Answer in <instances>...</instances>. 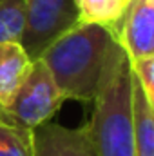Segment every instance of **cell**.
Listing matches in <instances>:
<instances>
[{"mask_svg": "<svg viewBox=\"0 0 154 156\" xmlns=\"http://www.w3.org/2000/svg\"><path fill=\"white\" fill-rule=\"evenodd\" d=\"M35 156H98L89 125L64 127L54 122H45L33 131Z\"/></svg>", "mask_w": 154, "mask_h": 156, "instance_id": "cell-6", "label": "cell"}, {"mask_svg": "<svg viewBox=\"0 0 154 156\" xmlns=\"http://www.w3.org/2000/svg\"><path fill=\"white\" fill-rule=\"evenodd\" d=\"M114 33L131 62L154 55V0H127Z\"/></svg>", "mask_w": 154, "mask_h": 156, "instance_id": "cell-5", "label": "cell"}, {"mask_svg": "<svg viewBox=\"0 0 154 156\" xmlns=\"http://www.w3.org/2000/svg\"><path fill=\"white\" fill-rule=\"evenodd\" d=\"M24 4L26 26L20 44L31 60L40 58L47 45L80 22L76 0H24Z\"/></svg>", "mask_w": 154, "mask_h": 156, "instance_id": "cell-4", "label": "cell"}, {"mask_svg": "<svg viewBox=\"0 0 154 156\" xmlns=\"http://www.w3.org/2000/svg\"><path fill=\"white\" fill-rule=\"evenodd\" d=\"M87 122L98 156H134L131 105V60L118 38L113 40Z\"/></svg>", "mask_w": 154, "mask_h": 156, "instance_id": "cell-2", "label": "cell"}, {"mask_svg": "<svg viewBox=\"0 0 154 156\" xmlns=\"http://www.w3.org/2000/svg\"><path fill=\"white\" fill-rule=\"evenodd\" d=\"M0 156H35L33 131L0 116Z\"/></svg>", "mask_w": 154, "mask_h": 156, "instance_id": "cell-9", "label": "cell"}, {"mask_svg": "<svg viewBox=\"0 0 154 156\" xmlns=\"http://www.w3.org/2000/svg\"><path fill=\"white\" fill-rule=\"evenodd\" d=\"M125 2H127V0H125Z\"/></svg>", "mask_w": 154, "mask_h": 156, "instance_id": "cell-13", "label": "cell"}, {"mask_svg": "<svg viewBox=\"0 0 154 156\" xmlns=\"http://www.w3.org/2000/svg\"><path fill=\"white\" fill-rule=\"evenodd\" d=\"M116 38L113 27L78 22L40 55L64 100L91 104L96 96L109 47Z\"/></svg>", "mask_w": 154, "mask_h": 156, "instance_id": "cell-1", "label": "cell"}, {"mask_svg": "<svg viewBox=\"0 0 154 156\" xmlns=\"http://www.w3.org/2000/svg\"><path fill=\"white\" fill-rule=\"evenodd\" d=\"M64 96L56 87L44 60H33L26 80L9 104L0 105V116L7 122L35 131L51 122L64 104Z\"/></svg>", "mask_w": 154, "mask_h": 156, "instance_id": "cell-3", "label": "cell"}, {"mask_svg": "<svg viewBox=\"0 0 154 156\" xmlns=\"http://www.w3.org/2000/svg\"><path fill=\"white\" fill-rule=\"evenodd\" d=\"M33 60L20 42H0V105L11 102L26 80Z\"/></svg>", "mask_w": 154, "mask_h": 156, "instance_id": "cell-7", "label": "cell"}, {"mask_svg": "<svg viewBox=\"0 0 154 156\" xmlns=\"http://www.w3.org/2000/svg\"><path fill=\"white\" fill-rule=\"evenodd\" d=\"M80 22L102 24L114 29L123 15L125 0H76Z\"/></svg>", "mask_w": 154, "mask_h": 156, "instance_id": "cell-10", "label": "cell"}, {"mask_svg": "<svg viewBox=\"0 0 154 156\" xmlns=\"http://www.w3.org/2000/svg\"><path fill=\"white\" fill-rule=\"evenodd\" d=\"M131 71L134 78L138 80L143 94L147 96V100L154 104V55L151 56H143L138 60L131 62Z\"/></svg>", "mask_w": 154, "mask_h": 156, "instance_id": "cell-12", "label": "cell"}, {"mask_svg": "<svg viewBox=\"0 0 154 156\" xmlns=\"http://www.w3.org/2000/svg\"><path fill=\"white\" fill-rule=\"evenodd\" d=\"M131 105L134 129V156H154V104L147 100L131 71Z\"/></svg>", "mask_w": 154, "mask_h": 156, "instance_id": "cell-8", "label": "cell"}, {"mask_svg": "<svg viewBox=\"0 0 154 156\" xmlns=\"http://www.w3.org/2000/svg\"><path fill=\"white\" fill-rule=\"evenodd\" d=\"M24 26V0H0V42H20Z\"/></svg>", "mask_w": 154, "mask_h": 156, "instance_id": "cell-11", "label": "cell"}]
</instances>
